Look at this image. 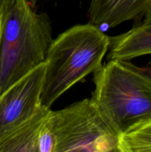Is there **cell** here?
<instances>
[{"instance_id":"obj_8","label":"cell","mask_w":151,"mask_h":152,"mask_svg":"<svg viewBox=\"0 0 151 152\" xmlns=\"http://www.w3.org/2000/svg\"><path fill=\"white\" fill-rule=\"evenodd\" d=\"M50 110L42 105L32 118L0 139V152H39L40 134Z\"/></svg>"},{"instance_id":"obj_6","label":"cell","mask_w":151,"mask_h":152,"mask_svg":"<svg viewBox=\"0 0 151 152\" xmlns=\"http://www.w3.org/2000/svg\"><path fill=\"white\" fill-rule=\"evenodd\" d=\"M151 12V0H92L87 17L99 27L113 28L130 19H139Z\"/></svg>"},{"instance_id":"obj_9","label":"cell","mask_w":151,"mask_h":152,"mask_svg":"<svg viewBox=\"0 0 151 152\" xmlns=\"http://www.w3.org/2000/svg\"><path fill=\"white\" fill-rule=\"evenodd\" d=\"M118 152H151V119L120 135Z\"/></svg>"},{"instance_id":"obj_11","label":"cell","mask_w":151,"mask_h":152,"mask_svg":"<svg viewBox=\"0 0 151 152\" xmlns=\"http://www.w3.org/2000/svg\"><path fill=\"white\" fill-rule=\"evenodd\" d=\"M146 69H147V71H148V73H149V74L151 75V62H150L149 65H148V68H146Z\"/></svg>"},{"instance_id":"obj_7","label":"cell","mask_w":151,"mask_h":152,"mask_svg":"<svg viewBox=\"0 0 151 152\" xmlns=\"http://www.w3.org/2000/svg\"><path fill=\"white\" fill-rule=\"evenodd\" d=\"M135 21L130 31L110 37L107 62L112 59L129 61L151 54V12Z\"/></svg>"},{"instance_id":"obj_10","label":"cell","mask_w":151,"mask_h":152,"mask_svg":"<svg viewBox=\"0 0 151 152\" xmlns=\"http://www.w3.org/2000/svg\"><path fill=\"white\" fill-rule=\"evenodd\" d=\"M15 0H0V16L7 12Z\"/></svg>"},{"instance_id":"obj_3","label":"cell","mask_w":151,"mask_h":152,"mask_svg":"<svg viewBox=\"0 0 151 152\" xmlns=\"http://www.w3.org/2000/svg\"><path fill=\"white\" fill-rule=\"evenodd\" d=\"M90 99L120 135L151 119V75L127 60L112 59L93 73Z\"/></svg>"},{"instance_id":"obj_1","label":"cell","mask_w":151,"mask_h":152,"mask_svg":"<svg viewBox=\"0 0 151 152\" xmlns=\"http://www.w3.org/2000/svg\"><path fill=\"white\" fill-rule=\"evenodd\" d=\"M53 40L47 13H37L28 0H15L0 16V96L45 62Z\"/></svg>"},{"instance_id":"obj_4","label":"cell","mask_w":151,"mask_h":152,"mask_svg":"<svg viewBox=\"0 0 151 152\" xmlns=\"http://www.w3.org/2000/svg\"><path fill=\"white\" fill-rule=\"evenodd\" d=\"M54 152H118L120 134L91 99L49 111Z\"/></svg>"},{"instance_id":"obj_5","label":"cell","mask_w":151,"mask_h":152,"mask_svg":"<svg viewBox=\"0 0 151 152\" xmlns=\"http://www.w3.org/2000/svg\"><path fill=\"white\" fill-rule=\"evenodd\" d=\"M45 65V62L41 64L0 96V139L28 121L42 107Z\"/></svg>"},{"instance_id":"obj_2","label":"cell","mask_w":151,"mask_h":152,"mask_svg":"<svg viewBox=\"0 0 151 152\" xmlns=\"http://www.w3.org/2000/svg\"><path fill=\"white\" fill-rule=\"evenodd\" d=\"M110 37L88 22L66 30L53 40L45 60L41 105L53 102L76 83L102 66Z\"/></svg>"}]
</instances>
